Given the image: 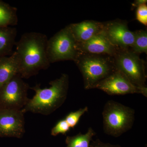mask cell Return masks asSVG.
<instances>
[{
	"mask_svg": "<svg viewBox=\"0 0 147 147\" xmlns=\"http://www.w3.org/2000/svg\"><path fill=\"white\" fill-rule=\"evenodd\" d=\"M147 2V0H136L132 3V7L133 8L139 7L142 5L146 4Z\"/></svg>",
	"mask_w": 147,
	"mask_h": 147,
	"instance_id": "7402d4cb",
	"label": "cell"
},
{
	"mask_svg": "<svg viewBox=\"0 0 147 147\" xmlns=\"http://www.w3.org/2000/svg\"><path fill=\"white\" fill-rule=\"evenodd\" d=\"M90 147H121L118 145H113L109 143H105L101 142L99 139H96L95 141L92 140Z\"/></svg>",
	"mask_w": 147,
	"mask_h": 147,
	"instance_id": "44dd1931",
	"label": "cell"
},
{
	"mask_svg": "<svg viewBox=\"0 0 147 147\" xmlns=\"http://www.w3.org/2000/svg\"><path fill=\"white\" fill-rule=\"evenodd\" d=\"M70 127L65 119L61 120L51 129V135L56 137L59 134L65 135L70 130Z\"/></svg>",
	"mask_w": 147,
	"mask_h": 147,
	"instance_id": "d6986e66",
	"label": "cell"
},
{
	"mask_svg": "<svg viewBox=\"0 0 147 147\" xmlns=\"http://www.w3.org/2000/svg\"><path fill=\"white\" fill-rule=\"evenodd\" d=\"M19 74V66L15 52L0 58V88L13 76Z\"/></svg>",
	"mask_w": 147,
	"mask_h": 147,
	"instance_id": "4fadbf2b",
	"label": "cell"
},
{
	"mask_svg": "<svg viewBox=\"0 0 147 147\" xmlns=\"http://www.w3.org/2000/svg\"><path fill=\"white\" fill-rule=\"evenodd\" d=\"M88 108L87 106L80 108L75 112L69 113L65 118L70 128H74L79 123L80 118L85 113L88 112Z\"/></svg>",
	"mask_w": 147,
	"mask_h": 147,
	"instance_id": "ac0fdd59",
	"label": "cell"
},
{
	"mask_svg": "<svg viewBox=\"0 0 147 147\" xmlns=\"http://www.w3.org/2000/svg\"><path fill=\"white\" fill-rule=\"evenodd\" d=\"M47 40L45 34L30 32L22 35L16 42L14 52L18 60L19 74L23 79H28L50 66L46 53Z\"/></svg>",
	"mask_w": 147,
	"mask_h": 147,
	"instance_id": "6da1fadb",
	"label": "cell"
},
{
	"mask_svg": "<svg viewBox=\"0 0 147 147\" xmlns=\"http://www.w3.org/2000/svg\"><path fill=\"white\" fill-rule=\"evenodd\" d=\"M22 110L0 109V137L22 138L25 133Z\"/></svg>",
	"mask_w": 147,
	"mask_h": 147,
	"instance_id": "30bf717a",
	"label": "cell"
},
{
	"mask_svg": "<svg viewBox=\"0 0 147 147\" xmlns=\"http://www.w3.org/2000/svg\"><path fill=\"white\" fill-rule=\"evenodd\" d=\"M135 110L113 100L106 102L102 112L103 131L118 137L130 130L135 119Z\"/></svg>",
	"mask_w": 147,
	"mask_h": 147,
	"instance_id": "277c9868",
	"label": "cell"
},
{
	"mask_svg": "<svg viewBox=\"0 0 147 147\" xmlns=\"http://www.w3.org/2000/svg\"><path fill=\"white\" fill-rule=\"evenodd\" d=\"M77 44L79 52L94 55L114 56L120 50L112 45L102 32L89 40Z\"/></svg>",
	"mask_w": 147,
	"mask_h": 147,
	"instance_id": "8fae6325",
	"label": "cell"
},
{
	"mask_svg": "<svg viewBox=\"0 0 147 147\" xmlns=\"http://www.w3.org/2000/svg\"><path fill=\"white\" fill-rule=\"evenodd\" d=\"M98 89L110 95L141 94L147 97V87H139L132 84L123 74L118 70L96 85Z\"/></svg>",
	"mask_w": 147,
	"mask_h": 147,
	"instance_id": "ba28073f",
	"label": "cell"
},
{
	"mask_svg": "<svg viewBox=\"0 0 147 147\" xmlns=\"http://www.w3.org/2000/svg\"><path fill=\"white\" fill-rule=\"evenodd\" d=\"M136 19L139 22L144 25L147 26V5L146 4L142 5L137 7L136 11Z\"/></svg>",
	"mask_w": 147,
	"mask_h": 147,
	"instance_id": "ffe728a7",
	"label": "cell"
},
{
	"mask_svg": "<svg viewBox=\"0 0 147 147\" xmlns=\"http://www.w3.org/2000/svg\"><path fill=\"white\" fill-rule=\"evenodd\" d=\"M96 132L92 127L88 129L86 133L83 134L81 132L73 136H67L66 138V147H90L93 137Z\"/></svg>",
	"mask_w": 147,
	"mask_h": 147,
	"instance_id": "2e32d148",
	"label": "cell"
},
{
	"mask_svg": "<svg viewBox=\"0 0 147 147\" xmlns=\"http://www.w3.org/2000/svg\"><path fill=\"white\" fill-rule=\"evenodd\" d=\"M74 62L82 73L84 88L94 89L96 85L117 70L113 57L79 52Z\"/></svg>",
	"mask_w": 147,
	"mask_h": 147,
	"instance_id": "3957f363",
	"label": "cell"
},
{
	"mask_svg": "<svg viewBox=\"0 0 147 147\" xmlns=\"http://www.w3.org/2000/svg\"><path fill=\"white\" fill-rule=\"evenodd\" d=\"M134 38L131 50L133 53L140 55L142 53H147V32L139 30L134 32Z\"/></svg>",
	"mask_w": 147,
	"mask_h": 147,
	"instance_id": "e0dca14e",
	"label": "cell"
},
{
	"mask_svg": "<svg viewBox=\"0 0 147 147\" xmlns=\"http://www.w3.org/2000/svg\"><path fill=\"white\" fill-rule=\"evenodd\" d=\"M116 69L139 87H147L145 62L130 50H119L113 57Z\"/></svg>",
	"mask_w": 147,
	"mask_h": 147,
	"instance_id": "8992f818",
	"label": "cell"
},
{
	"mask_svg": "<svg viewBox=\"0 0 147 147\" xmlns=\"http://www.w3.org/2000/svg\"><path fill=\"white\" fill-rule=\"evenodd\" d=\"M50 86L41 88L40 84L30 88L35 94L32 98L29 99L22 109L24 113L31 112L48 115L62 106L67 97L69 77L63 74L58 79L51 81Z\"/></svg>",
	"mask_w": 147,
	"mask_h": 147,
	"instance_id": "7a4b0ae2",
	"label": "cell"
},
{
	"mask_svg": "<svg viewBox=\"0 0 147 147\" xmlns=\"http://www.w3.org/2000/svg\"><path fill=\"white\" fill-rule=\"evenodd\" d=\"M17 30L11 27H0V58L12 55L16 44Z\"/></svg>",
	"mask_w": 147,
	"mask_h": 147,
	"instance_id": "5bb4252c",
	"label": "cell"
},
{
	"mask_svg": "<svg viewBox=\"0 0 147 147\" xmlns=\"http://www.w3.org/2000/svg\"><path fill=\"white\" fill-rule=\"evenodd\" d=\"M30 88L20 74L13 76L0 88V109L22 110L29 100Z\"/></svg>",
	"mask_w": 147,
	"mask_h": 147,
	"instance_id": "52a82bcc",
	"label": "cell"
},
{
	"mask_svg": "<svg viewBox=\"0 0 147 147\" xmlns=\"http://www.w3.org/2000/svg\"><path fill=\"white\" fill-rule=\"evenodd\" d=\"M76 44L83 43L102 32L103 24L93 20H86L68 25Z\"/></svg>",
	"mask_w": 147,
	"mask_h": 147,
	"instance_id": "7c38bea8",
	"label": "cell"
},
{
	"mask_svg": "<svg viewBox=\"0 0 147 147\" xmlns=\"http://www.w3.org/2000/svg\"><path fill=\"white\" fill-rule=\"evenodd\" d=\"M103 24L102 32L112 45L120 50H131L134 32L129 30L126 21L115 20Z\"/></svg>",
	"mask_w": 147,
	"mask_h": 147,
	"instance_id": "9c48e42d",
	"label": "cell"
},
{
	"mask_svg": "<svg viewBox=\"0 0 147 147\" xmlns=\"http://www.w3.org/2000/svg\"><path fill=\"white\" fill-rule=\"evenodd\" d=\"M17 9L0 0V27H11L18 24Z\"/></svg>",
	"mask_w": 147,
	"mask_h": 147,
	"instance_id": "9a60e30c",
	"label": "cell"
},
{
	"mask_svg": "<svg viewBox=\"0 0 147 147\" xmlns=\"http://www.w3.org/2000/svg\"><path fill=\"white\" fill-rule=\"evenodd\" d=\"M46 53L50 64L60 61H74L79 52L68 26L48 39Z\"/></svg>",
	"mask_w": 147,
	"mask_h": 147,
	"instance_id": "5b68a950",
	"label": "cell"
}]
</instances>
